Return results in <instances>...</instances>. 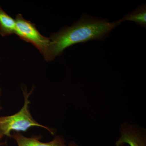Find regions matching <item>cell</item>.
Returning <instances> with one entry per match:
<instances>
[{
  "label": "cell",
  "mask_w": 146,
  "mask_h": 146,
  "mask_svg": "<svg viewBox=\"0 0 146 146\" xmlns=\"http://www.w3.org/2000/svg\"><path fill=\"white\" fill-rule=\"evenodd\" d=\"M4 136L3 133H2L1 131H0V141H1V140L2 139L3 137Z\"/></svg>",
  "instance_id": "10"
},
{
  "label": "cell",
  "mask_w": 146,
  "mask_h": 146,
  "mask_svg": "<svg viewBox=\"0 0 146 146\" xmlns=\"http://www.w3.org/2000/svg\"><path fill=\"white\" fill-rule=\"evenodd\" d=\"M22 91L24 98L23 107L13 115L0 117V131L4 136L10 138L11 131L26 132L31 127H36L45 129L54 135L53 131L46 126L39 123L31 113L29 106L31 102L29 98L33 89H32L30 92H28L26 89H23Z\"/></svg>",
  "instance_id": "2"
},
{
  "label": "cell",
  "mask_w": 146,
  "mask_h": 146,
  "mask_svg": "<svg viewBox=\"0 0 146 146\" xmlns=\"http://www.w3.org/2000/svg\"><path fill=\"white\" fill-rule=\"evenodd\" d=\"M121 24L119 20L111 22L106 19L84 15L71 26L51 35L44 58L47 62L52 61L72 45L91 40H102Z\"/></svg>",
  "instance_id": "1"
},
{
  "label": "cell",
  "mask_w": 146,
  "mask_h": 146,
  "mask_svg": "<svg viewBox=\"0 0 146 146\" xmlns=\"http://www.w3.org/2000/svg\"><path fill=\"white\" fill-rule=\"evenodd\" d=\"M10 138H13L18 146H68L62 136H55L53 140L48 142H42L38 138L26 137L20 132L13 131Z\"/></svg>",
  "instance_id": "4"
},
{
  "label": "cell",
  "mask_w": 146,
  "mask_h": 146,
  "mask_svg": "<svg viewBox=\"0 0 146 146\" xmlns=\"http://www.w3.org/2000/svg\"><path fill=\"white\" fill-rule=\"evenodd\" d=\"M68 146H78L77 145H76L75 143H74V142H70V143H69V144H68Z\"/></svg>",
  "instance_id": "8"
},
{
  "label": "cell",
  "mask_w": 146,
  "mask_h": 146,
  "mask_svg": "<svg viewBox=\"0 0 146 146\" xmlns=\"http://www.w3.org/2000/svg\"><path fill=\"white\" fill-rule=\"evenodd\" d=\"M127 143L130 146H146V138L129 126L123 125L121 136L116 143V146Z\"/></svg>",
  "instance_id": "5"
},
{
  "label": "cell",
  "mask_w": 146,
  "mask_h": 146,
  "mask_svg": "<svg viewBox=\"0 0 146 146\" xmlns=\"http://www.w3.org/2000/svg\"><path fill=\"white\" fill-rule=\"evenodd\" d=\"M120 23L130 21L144 28L146 27V5H142L133 11L127 13L122 18L119 20Z\"/></svg>",
  "instance_id": "7"
},
{
  "label": "cell",
  "mask_w": 146,
  "mask_h": 146,
  "mask_svg": "<svg viewBox=\"0 0 146 146\" xmlns=\"http://www.w3.org/2000/svg\"><path fill=\"white\" fill-rule=\"evenodd\" d=\"M16 21L9 15L0 5V35L3 37L15 34Z\"/></svg>",
  "instance_id": "6"
},
{
  "label": "cell",
  "mask_w": 146,
  "mask_h": 146,
  "mask_svg": "<svg viewBox=\"0 0 146 146\" xmlns=\"http://www.w3.org/2000/svg\"><path fill=\"white\" fill-rule=\"evenodd\" d=\"M15 19V34L20 39L33 45L44 57L49 45V38L42 35L36 29L35 24L25 19L22 14H17Z\"/></svg>",
  "instance_id": "3"
},
{
  "label": "cell",
  "mask_w": 146,
  "mask_h": 146,
  "mask_svg": "<svg viewBox=\"0 0 146 146\" xmlns=\"http://www.w3.org/2000/svg\"><path fill=\"white\" fill-rule=\"evenodd\" d=\"M2 94V89L0 88V98H1V96ZM1 101H0V111L2 109V108L1 106Z\"/></svg>",
  "instance_id": "9"
}]
</instances>
